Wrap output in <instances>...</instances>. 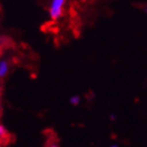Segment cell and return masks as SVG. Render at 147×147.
Masks as SVG:
<instances>
[{
    "mask_svg": "<svg viewBox=\"0 0 147 147\" xmlns=\"http://www.w3.org/2000/svg\"><path fill=\"white\" fill-rule=\"evenodd\" d=\"M65 0H52L49 5V16L53 20H58L62 16Z\"/></svg>",
    "mask_w": 147,
    "mask_h": 147,
    "instance_id": "cell-1",
    "label": "cell"
},
{
    "mask_svg": "<svg viewBox=\"0 0 147 147\" xmlns=\"http://www.w3.org/2000/svg\"><path fill=\"white\" fill-rule=\"evenodd\" d=\"M9 71V62L5 61V60H1V61H0V78L3 79V78L7 75Z\"/></svg>",
    "mask_w": 147,
    "mask_h": 147,
    "instance_id": "cell-2",
    "label": "cell"
},
{
    "mask_svg": "<svg viewBox=\"0 0 147 147\" xmlns=\"http://www.w3.org/2000/svg\"><path fill=\"white\" fill-rule=\"evenodd\" d=\"M80 101H81V98H80V96H78V95H74L69 98V103H71V105H74V106L79 105Z\"/></svg>",
    "mask_w": 147,
    "mask_h": 147,
    "instance_id": "cell-3",
    "label": "cell"
},
{
    "mask_svg": "<svg viewBox=\"0 0 147 147\" xmlns=\"http://www.w3.org/2000/svg\"><path fill=\"white\" fill-rule=\"evenodd\" d=\"M6 136H9V131L6 130V128L3 125H0V137H1V141H2V143H3V141H5Z\"/></svg>",
    "mask_w": 147,
    "mask_h": 147,
    "instance_id": "cell-4",
    "label": "cell"
},
{
    "mask_svg": "<svg viewBox=\"0 0 147 147\" xmlns=\"http://www.w3.org/2000/svg\"><path fill=\"white\" fill-rule=\"evenodd\" d=\"M110 120H113V121H115V120H116V115H110Z\"/></svg>",
    "mask_w": 147,
    "mask_h": 147,
    "instance_id": "cell-5",
    "label": "cell"
},
{
    "mask_svg": "<svg viewBox=\"0 0 147 147\" xmlns=\"http://www.w3.org/2000/svg\"><path fill=\"white\" fill-rule=\"evenodd\" d=\"M109 147H119V145L117 144V143H113V144L110 145V146H109Z\"/></svg>",
    "mask_w": 147,
    "mask_h": 147,
    "instance_id": "cell-6",
    "label": "cell"
},
{
    "mask_svg": "<svg viewBox=\"0 0 147 147\" xmlns=\"http://www.w3.org/2000/svg\"><path fill=\"white\" fill-rule=\"evenodd\" d=\"M145 12L147 13V4H146V5H145Z\"/></svg>",
    "mask_w": 147,
    "mask_h": 147,
    "instance_id": "cell-7",
    "label": "cell"
},
{
    "mask_svg": "<svg viewBox=\"0 0 147 147\" xmlns=\"http://www.w3.org/2000/svg\"><path fill=\"white\" fill-rule=\"evenodd\" d=\"M51 147H58V146H57V145L54 144V145H52V146H51Z\"/></svg>",
    "mask_w": 147,
    "mask_h": 147,
    "instance_id": "cell-8",
    "label": "cell"
}]
</instances>
